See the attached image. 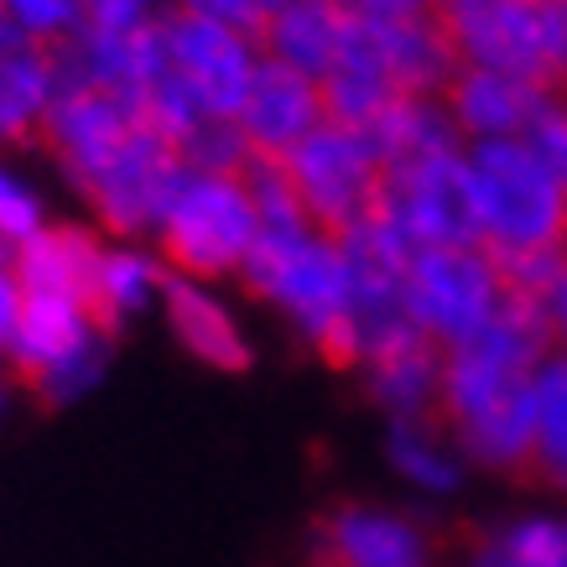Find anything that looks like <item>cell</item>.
I'll return each mask as SVG.
<instances>
[{"label": "cell", "instance_id": "34", "mask_svg": "<svg viewBox=\"0 0 567 567\" xmlns=\"http://www.w3.org/2000/svg\"><path fill=\"white\" fill-rule=\"evenodd\" d=\"M458 567H468V563H458Z\"/></svg>", "mask_w": 567, "mask_h": 567}, {"label": "cell", "instance_id": "2", "mask_svg": "<svg viewBox=\"0 0 567 567\" xmlns=\"http://www.w3.org/2000/svg\"><path fill=\"white\" fill-rule=\"evenodd\" d=\"M245 292H256L318 349L328 364L354 370V333H349V260L339 235L318 224H281L260 229L256 250L245 260Z\"/></svg>", "mask_w": 567, "mask_h": 567}, {"label": "cell", "instance_id": "27", "mask_svg": "<svg viewBox=\"0 0 567 567\" xmlns=\"http://www.w3.org/2000/svg\"><path fill=\"white\" fill-rule=\"evenodd\" d=\"M0 17L37 48H58V42L84 32L89 11L84 0H0Z\"/></svg>", "mask_w": 567, "mask_h": 567}, {"label": "cell", "instance_id": "37", "mask_svg": "<svg viewBox=\"0 0 567 567\" xmlns=\"http://www.w3.org/2000/svg\"><path fill=\"white\" fill-rule=\"evenodd\" d=\"M0 395H6V391H0Z\"/></svg>", "mask_w": 567, "mask_h": 567}, {"label": "cell", "instance_id": "31", "mask_svg": "<svg viewBox=\"0 0 567 567\" xmlns=\"http://www.w3.org/2000/svg\"><path fill=\"white\" fill-rule=\"evenodd\" d=\"M532 308L542 312V323H547V333H551V344L567 349V260L557 266V276L547 281V292L536 297Z\"/></svg>", "mask_w": 567, "mask_h": 567}, {"label": "cell", "instance_id": "20", "mask_svg": "<svg viewBox=\"0 0 567 567\" xmlns=\"http://www.w3.org/2000/svg\"><path fill=\"white\" fill-rule=\"evenodd\" d=\"M364 395L375 401L385 422H412V416H437V395H443V349L427 339H406V344L385 349L375 360L360 364Z\"/></svg>", "mask_w": 567, "mask_h": 567}, {"label": "cell", "instance_id": "4", "mask_svg": "<svg viewBox=\"0 0 567 567\" xmlns=\"http://www.w3.org/2000/svg\"><path fill=\"white\" fill-rule=\"evenodd\" d=\"M260 240L256 198L245 188V173H183L167 219L156 224V250L167 276L183 281H214L240 276Z\"/></svg>", "mask_w": 567, "mask_h": 567}, {"label": "cell", "instance_id": "29", "mask_svg": "<svg viewBox=\"0 0 567 567\" xmlns=\"http://www.w3.org/2000/svg\"><path fill=\"white\" fill-rule=\"evenodd\" d=\"M177 6H188V11H198V17H214L224 21V27H235V32L245 37H256L266 32V21L287 6V0H177Z\"/></svg>", "mask_w": 567, "mask_h": 567}, {"label": "cell", "instance_id": "23", "mask_svg": "<svg viewBox=\"0 0 567 567\" xmlns=\"http://www.w3.org/2000/svg\"><path fill=\"white\" fill-rule=\"evenodd\" d=\"M380 156H385V173L401 167V162H422V156H437V152H458L464 141L447 121L443 100H427V94H401V100L370 125Z\"/></svg>", "mask_w": 567, "mask_h": 567}, {"label": "cell", "instance_id": "3", "mask_svg": "<svg viewBox=\"0 0 567 567\" xmlns=\"http://www.w3.org/2000/svg\"><path fill=\"white\" fill-rule=\"evenodd\" d=\"M480 245L505 266L567 256V177L532 141H489L464 146Z\"/></svg>", "mask_w": 567, "mask_h": 567}, {"label": "cell", "instance_id": "21", "mask_svg": "<svg viewBox=\"0 0 567 567\" xmlns=\"http://www.w3.org/2000/svg\"><path fill=\"white\" fill-rule=\"evenodd\" d=\"M385 464L401 484H412L427 499H453L468 480L464 447L437 416H412V422H385Z\"/></svg>", "mask_w": 567, "mask_h": 567}, {"label": "cell", "instance_id": "12", "mask_svg": "<svg viewBox=\"0 0 567 567\" xmlns=\"http://www.w3.org/2000/svg\"><path fill=\"white\" fill-rule=\"evenodd\" d=\"M136 125H141V110L131 100H121V94L58 84L48 121H42V152L63 167V177L73 188H84L89 177L131 141Z\"/></svg>", "mask_w": 567, "mask_h": 567}, {"label": "cell", "instance_id": "5", "mask_svg": "<svg viewBox=\"0 0 567 567\" xmlns=\"http://www.w3.org/2000/svg\"><path fill=\"white\" fill-rule=\"evenodd\" d=\"M401 297L412 328L427 344L458 349L511 302V287L484 245H432L406 260Z\"/></svg>", "mask_w": 567, "mask_h": 567}, {"label": "cell", "instance_id": "26", "mask_svg": "<svg viewBox=\"0 0 567 567\" xmlns=\"http://www.w3.org/2000/svg\"><path fill=\"white\" fill-rule=\"evenodd\" d=\"M162 287H167V271L141 250H104L100 287H94V328L104 339H115L152 297H162Z\"/></svg>", "mask_w": 567, "mask_h": 567}, {"label": "cell", "instance_id": "33", "mask_svg": "<svg viewBox=\"0 0 567 567\" xmlns=\"http://www.w3.org/2000/svg\"><path fill=\"white\" fill-rule=\"evenodd\" d=\"M484 0H432V11H443V17H458V11H474Z\"/></svg>", "mask_w": 567, "mask_h": 567}, {"label": "cell", "instance_id": "18", "mask_svg": "<svg viewBox=\"0 0 567 567\" xmlns=\"http://www.w3.org/2000/svg\"><path fill=\"white\" fill-rule=\"evenodd\" d=\"M318 89H323L328 121L360 125V131H370L401 100V89H395L391 69H385V52H380L375 21H364V17L349 21L344 52H339V63L328 69V79Z\"/></svg>", "mask_w": 567, "mask_h": 567}, {"label": "cell", "instance_id": "1", "mask_svg": "<svg viewBox=\"0 0 567 567\" xmlns=\"http://www.w3.org/2000/svg\"><path fill=\"white\" fill-rule=\"evenodd\" d=\"M551 349L542 312L520 297H511L468 344L443 349L437 422L464 447L468 468L532 474L536 370Z\"/></svg>", "mask_w": 567, "mask_h": 567}, {"label": "cell", "instance_id": "25", "mask_svg": "<svg viewBox=\"0 0 567 567\" xmlns=\"http://www.w3.org/2000/svg\"><path fill=\"white\" fill-rule=\"evenodd\" d=\"M532 480L567 499V349H551L536 370V432Z\"/></svg>", "mask_w": 567, "mask_h": 567}, {"label": "cell", "instance_id": "28", "mask_svg": "<svg viewBox=\"0 0 567 567\" xmlns=\"http://www.w3.org/2000/svg\"><path fill=\"white\" fill-rule=\"evenodd\" d=\"M42 224H48L42 198H37L17 173H6V167H0V245H27Z\"/></svg>", "mask_w": 567, "mask_h": 567}, {"label": "cell", "instance_id": "22", "mask_svg": "<svg viewBox=\"0 0 567 567\" xmlns=\"http://www.w3.org/2000/svg\"><path fill=\"white\" fill-rule=\"evenodd\" d=\"M58 94V63L52 48L21 42L0 52V141L6 146H42V121Z\"/></svg>", "mask_w": 567, "mask_h": 567}, {"label": "cell", "instance_id": "9", "mask_svg": "<svg viewBox=\"0 0 567 567\" xmlns=\"http://www.w3.org/2000/svg\"><path fill=\"white\" fill-rule=\"evenodd\" d=\"M183 173L188 167H183L173 141L141 121L131 131V141L79 193L89 198V208L100 214L110 235H156V224L167 219V204H173Z\"/></svg>", "mask_w": 567, "mask_h": 567}, {"label": "cell", "instance_id": "19", "mask_svg": "<svg viewBox=\"0 0 567 567\" xmlns=\"http://www.w3.org/2000/svg\"><path fill=\"white\" fill-rule=\"evenodd\" d=\"M349 11L344 6H333V0H287L271 21H266V32H260V52L271 58V63H287V69L308 73L323 84L328 69L339 63V52H344V37H349Z\"/></svg>", "mask_w": 567, "mask_h": 567}, {"label": "cell", "instance_id": "6", "mask_svg": "<svg viewBox=\"0 0 567 567\" xmlns=\"http://www.w3.org/2000/svg\"><path fill=\"white\" fill-rule=\"evenodd\" d=\"M458 58L474 69L567 94V6L563 0H484L474 11L447 17Z\"/></svg>", "mask_w": 567, "mask_h": 567}, {"label": "cell", "instance_id": "17", "mask_svg": "<svg viewBox=\"0 0 567 567\" xmlns=\"http://www.w3.org/2000/svg\"><path fill=\"white\" fill-rule=\"evenodd\" d=\"M162 308H167V323H173L177 344L188 349L198 364L224 370V375H240V370L256 364V344L245 339L240 318L224 308L208 287L183 281V276H167V287H162Z\"/></svg>", "mask_w": 567, "mask_h": 567}, {"label": "cell", "instance_id": "8", "mask_svg": "<svg viewBox=\"0 0 567 567\" xmlns=\"http://www.w3.org/2000/svg\"><path fill=\"white\" fill-rule=\"evenodd\" d=\"M375 214L391 224L412 250H432V245H480V214H474V183H468L464 146L391 167Z\"/></svg>", "mask_w": 567, "mask_h": 567}, {"label": "cell", "instance_id": "30", "mask_svg": "<svg viewBox=\"0 0 567 567\" xmlns=\"http://www.w3.org/2000/svg\"><path fill=\"white\" fill-rule=\"evenodd\" d=\"M167 0H84L89 21L84 27H104V32H141V27H156L167 17L162 11Z\"/></svg>", "mask_w": 567, "mask_h": 567}, {"label": "cell", "instance_id": "11", "mask_svg": "<svg viewBox=\"0 0 567 567\" xmlns=\"http://www.w3.org/2000/svg\"><path fill=\"white\" fill-rule=\"evenodd\" d=\"M318 567H437V536L401 505L339 499L312 526Z\"/></svg>", "mask_w": 567, "mask_h": 567}, {"label": "cell", "instance_id": "13", "mask_svg": "<svg viewBox=\"0 0 567 567\" xmlns=\"http://www.w3.org/2000/svg\"><path fill=\"white\" fill-rule=\"evenodd\" d=\"M323 121H328V110H323L318 79L287 69V63H271V58L260 52V69H256V79H250V94H245L240 115H235L250 156L281 162V156H292Z\"/></svg>", "mask_w": 567, "mask_h": 567}, {"label": "cell", "instance_id": "7", "mask_svg": "<svg viewBox=\"0 0 567 567\" xmlns=\"http://www.w3.org/2000/svg\"><path fill=\"white\" fill-rule=\"evenodd\" d=\"M281 173L292 183L302 214L323 235H349L375 214L385 193V156L375 136L339 121H323L292 156H281Z\"/></svg>", "mask_w": 567, "mask_h": 567}, {"label": "cell", "instance_id": "32", "mask_svg": "<svg viewBox=\"0 0 567 567\" xmlns=\"http://www.w3.org/2000/svg\"><path fill=\"white\" fill-rule=\"evenodd\" d=\"M17 308H21V287H17V276H11V266L0 260V354H6V344H11Z\"/></svg>", "mask_w": 567, "mask_h": 567}, {"label": "cell", "instance_id": "24", "mask_svg": "<svg viewBox=\"0 0 567 567\" xmlns=\"http://www.w3.org/2000/svg\"><path fill=\"white\" fill-rule=\"evenodd\" d=\"M468 567H567V511H526L474 542Z\"/></svg>", "mask_w": 567, "mask_h": 567}, {"label": "cell", "instance_id": "35", "mask_svg": "<svg viewBox=\"0 0 567 567\" xmlns=\"http://www.w3.org/2000/svg\"><path fill=\"white\" fill-rule=\"evenodd\" d=\"M308 567H318V563H308Z\"/></svg>", "mask_w": 567, "mask_h": 567}, {"label": "cell", "instance_id": "16", "mask_svg": "<svg viewBox=\"0 0 567 567\" xmlns=\"http://www.w3.org/2000/svg\"><path fill=\"white\" fill-rule=\"evenodd\" d=\"M375 37H380L385 69H391V79H395L401 94H427V100H443V89L453 84V73L464 69L458 42H453V27H447V17L443 11H432V6L406 11V17L375 21Z\"/></svg>", "mask_w": 567, "mask_h": 567}, {"label": "cell", "instance_id": "14", "mask_svg": "<svg viewBox=\"0 0 567 567\" xmlns=\"http://www.w3.org/2000/svg\"><path fill=\"white\" fill-rule=\"evenodd\" d=\"M557 94L511 79L495 69H464L453 73V84L443 89V110L464 146H489V141H526L536 131V121L547 115V104Z\"/></svg>", "mask_w": 567, "mask_h": 567}, {"label": "cell", "instance_id": "10", "mask_svg": "<svg viewBox=\"0 0 567 567\" xmlns=\"http://www.w3.org/2000/svg\"><path fill=\"white\" fill-rule=\"evenodd\" d=\"M162 48H167V69L183 79V84L198 94V100L235 121L240 115L245 94H250V79L260 69V42L256 37L235 32L214 17H198L188 6H173L162 17Z\"/></svg>", "mask_w": 567, "mask_h": 567}, {"label": "cell", "instance_id": "36", "mask_svg": "<svg viewBox=\"0 0 567 567\" xmlns=\"http://www.w3.org/2000/svg\"><path fill=\"white\" fill-rule=\"evenodd\" d=\"M563 6H567V0H563Z\"/></svg>", "mask_w": 567, "mask_h": 567}, {"label": "cell", "instance_id": "15", "mask_svg": "<svg viewBox=\"0 0 567 567\" xmlns=\"http://www.w3.org/2000/svg\"><path fill=\"white\" fill-rule=\"evenodd\" d=\"M104 245L84 224H42L32 240L17 245L11 276L27 297H69L94 318V287H100Z\"/></svg>", "mask_w": 567, "mask_h": 567}]
</instances>
